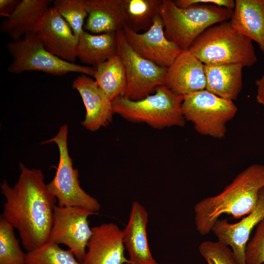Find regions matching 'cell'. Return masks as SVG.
I'll list each match as a JSON object with an SVG mask.
<instances>
[{"label": "cell", "mask_w": 264, "mask_h": 264, "mask_svg": "<svg viewBox=\"0 0 264 264\" xmlns=\"http://www.w3.org/2000/svg\"><path fill=\"white\" fill-rule=\"evenodd\" d=\"M20 168L14 186L5 180L0 185L6 199L1 217L18 230L24 249L29 252L48 241L57 199L45 184L41 170L29 169L22 163Z\"/></svg>", "instance_id": "cell-1"}, {"label": "cell", "mask_w": 264, "mask_h": 264, "mask_svg": "<svg viewBox=\"0 0 264 264\" xmlns=\"http://www.w3.org/2000/svg\"><path fill=\"white\" fill-rule=\"evenodd\" d=\"M264 187V165L254 164L240 173L220 194L203 198L194 206L195 224L202 236L209 234L223 214L239 219L256 207Z\"/></svg>", "instance_id": "cell-2"}, {"label": "cell", "mask_w": 264, "mask_h": 264, "mask_svg": "<svg viewBox=\"0 0 264 264\" xmlns=\"http://www.w3.org/2000/svg\"><path fill=\"white\" fill-rule=\"evenodd\" d=\"M188 50L206 65L239 64L249 67L257 61L252 40L235 29L227 21L206 29Z\"/></svg>", "instance_id": "cell-3"}, {"label": "cell", "mask_w": 264, "mask_h": 264, "mask_svg": "<svg viewBox=\"0 0 264 264\" xmlns=\"http://www.w3.org/2000/svg\"><path fill=\"white\" fill-rule=\"evenodd\" d=\"M233 10L211 4L177 7L174 0H162L159 10L167 39L182 50H188L208 28L230 20Z\"/></svg>", "instance_id": "cell-4"}, {"label": "cell", "mask_w": 264, "mask_h": 264, "mask_svg": "<svg viewBox=\"0 0 264 264\" xmlns=\"http://www.w3.org/2000/svg\"><path fill=\"white\" fill-rule=\"evenodd\" d=\"M184 96L177 94L166 86L158 87L155 93L138 100L124 96L113 99L114 113L128 121L143 122L155 129L182 127L185 119L182 111Z\"/></svg>", "instance_id": "cell-5"}, {"label": "cell", "mask_w": 264, "mask_h": 264, "mask_svg": "<svg viewBox=\"0 0 264 264\" xmlns=\"http://www.w3.org/2000/svg\"><path fill=\"white\" fill-rule=\"evenodd\" d=\"M6 47L12 59L8 67L10 73L40 71L61 76L76 72L93 77L95 74L94 67L67 62L51 53L34 32L27 33L18 40L8 42Z\"/></svg>", "instance_id": "cell-6"}, {"label": "cell", "mask_w": 264, "mask_h": 264, "mask_svg": "<svg viewBox=\"0 0 264 264\" xmlns=\"http://www.w3.org/2000/svg\"><path fill=\"white\" fill-rule=\"evenodd\" d=\"M67 134V126L64 125L54 137L42 143L54 142L59 152L56 174L52 180L47 184V188L56 198L57 205L78 206L97 213L101 208L100 204L80 186L78 171L73 168L72 160L69 154Z\"/></svg>", "instance_id": "cell-7"}, {"label": "cell", "mask_w": 264, "mask_h": 264, "mask_svg": "<svg viewBox=\"0 0 264 264\" xmlns=\"http://www.w3.org/2000/svg\"><path fill=\"white\" fill-rule=\"evenodd\" d=\"M238 109L232 101L224 99L204 89L184 96L182 111L200 134L222 138L226 124L235 115Z\"/></svg>", "instance_id": "cell-8"}, {"label": "cell", "mask_w": 264, "mask_h": 264, "mask_svg": "<svg viewBox=\"0 0 264 264\" xmlns=\"http://www.w3.org/2000/svg\"><path fill=\"white\" fill-rule=\"evenodd\" d=\"M117 54L125 70L126 90L124 97L132 100L142 99L160 86L165 85L168 68L160 66L144 58L127 42L123 30L116 33Z\"/></svg>", "instance_id": "cell-9"}, {"label": "cell", "mask_w": 264, "mask_h": 264, "mask_svg": "<svg viewBox=\"0 0 264 264\" xmlns=\"http://www.w3.org/2000/svg\"><path fill=\"white\" fill-rule=\"evenodd\" d=\"M97 214L80 207L55 205L48 241L66 245L77 259L83 263L87 244L92 234L88 218Z\"/></svg>", "instance_id": "cell-10"}, {"label": "cell", "mask_w": 264, "mask_h": 264, "mask_svg": "<svg viewBox=\"0 0 264 264\" xmlns=\"http://www.w3.org/2000/svg\"><path fill=\"white\" fill-rule=\"evenodd\" d=\"M123 32L127 42L135 51L160 66L170 67L182 51L166 37L159 14L146 31L135 32L126 25Z\"/></svg>", "instance_id": "cell-11"}, {"label": "cell", "mask_w": 264, "mask_h": 264, "mask_svg": "<svg viewBox=\"0 0 264 264\" xmlns=\"http://www.w3.org/2000/svg\"><path fill=\"white\" fill-rule=\"evenodd\" d=\"M34 33L51 53L67 62H74L79 38L53 7H49Z\"/></svg>", "instance_id": "cell-12"}, {"label": "cell", "mask_w": 264, "mask_h": 264, "mask_svg": "<svg viewBox=\"0 0 264 264\" xmlns=\"http://www.w3.org/2000/svg\"><path fill=\"white\" fill-rule=\"evenodd\" d=\"M84 264H129L125 255L123 231L113 223H105L92 228Z\"/></svg>", "instance_id": "cell-13"}, {"label": "cell", "mask_w": 264, "mask_h": 264, "mask_svg": "<svg viewBox=\"0 0 264 264\" xmlns=\"http://www.w3.org/2000/svg\"><path fill=\"white\" fill-rule=\"evenodd\" d=\"M264 218V187L261 189L257 205L251 213L236 223L219 219L214 224L211 232L218 241L231 248L241 264H246L245 252L250 235Z\"/></svg>", "instance_id": "cell-14"}, {"label": "cell", "mask_w": 264, "mask_h": 264, "mask_svg": "<svg viewBox=\"0 0 264 264\" xmlns=\"http://www.w3.org/2000/svg\"><path fill=\"white\" fill-rule=\"evenodd\" d=\"M72 87L79 93L86 110L81 123L86 129L94 132L111 122L114 113L112 102L95 80L82 74L74 79Z\"/></svg>", "instance_id": "cell-15"}, {"label": "cell", "mask_w": 264, "mask_h": 264, "mask_svg": "<svg viewBox=\"0 0 264 264\" xmlns=\"http://www.w3.org/2000/svg\"><path fill=\"white\" fill-rule=\"evenodd\" d=\"M165 85L182 96L205 89L204 64L188 50H182L168 68Z\"/></svg>", "instance_id": "cell-16"}, {"label": "cell", "mask_w": 264, "mask_h": 264, "mask_svg": "<svg viewBox=\"0 0 264 264\" xmlns=\"http://www.w3.org/2000/svg\"><path fill=\"white\" fill-rule=\"evenodd\" d=\"M148 214L138 202L132 203L128 222L123 231L129 264H158L150 250L147 226Z\"/></svg>", "instance_id": "cell-17"}, {"label": "cell", "mask_w": 264, "mask_h": 264, "mask_svg": "<svg viewBox=\"0 0 264 264\" xmlns=\"http://www.w3.org/2000/svg\"><path fill=\"white\" fill-rule=\"evenodd\" d=\"M88 18L84 28L93 34L117 33L126 25L122 0H84Z\"/></svg>", "instance_id": "cell-18"}, {"label": "cell", "mask_w": 264, "mask_h": 264, "mask_svg": "<svg viewBox=\"0 0 264 264\" xmlns=\"http://www.w3.org/2000/svg\"><path fill=\"white\" fill-rule=\"evenodd\" d=\"M232 27L256 42L264 53V0H236L230 19Z\"/></svg>", "instance_id": "cell-19"}, {"label": "cell", "mask_w": 264, "mask_h": 264, "mask_svg": "<svg viewBox=\"0 0 264 264\" xmlns=\"http://www.w3.org/2000/svg\"><path fill=\"white\" fill-rule=\"evenodd\" d=\"M51 1L50 0H21L14 13L2 22L0 31L8 34L13 41L21 39L27 33L34 32Z\"/></svg>", "instance_id": "cell-20"}, {"label": "cell", "mask_w": 264, "mask_h": 264, "mask_svg": "<svg viewBox=\"0 0 264 264\" xmlns=\"http://www.w3.org/2000/svg\"><path fill=\"white\" fill-rule=\"evenodd\" d=\"M243 67L239 64H204L205 89L226 100L236 99L242 88Z\"/></svg>", "instance_id": "cell-21"}, {"label": "cell", "mask_w": 264, "mask_h": 264, "mask_svg": "<svg viewBox=\"0 0 264 264\" xmlns=\"http://www.w3.org/2000/svg\"><path fill=\"white\" fill-rule=\"evenodd\" d=\"M116 33L92 34L84 31L79 37L76 57L94 68L117 54Z\"/></svg>", "instance_id": "cell-22"}, {"label": "cell", "mask_w": 264, "mask_h": 264, "mask_svg": "<svg viewBox=\"0 0 264 264\" xmlns=\"http://www.w3.org/2000/svg\"><path fill=\"white\" fill-rule=\"evenodd\" d=\"M95 81L111 101L124 96L127 82L123 62L117 54L95 67Z\"/></svg>", "instance_id": "cell-23"}, {"label": "cell", "mask_w": 264, "mask_h": 264, "mask_svg": "<svg viewBox=\"0 0 264 264\" xmlns=\"http://www.w3.org/2000/svg\"><path fill=\"white\" fill-rule=\"evenodd\" d=\"M162 0H122L126 26L139 33L147 31L159 14Z\"/></svg>", "instance_id": "cell-24"}, {"label": "cell", "mask_w": 264, "mask_h": 264, "mask_svg": "<svg viewBox=\"0 0 264 264\" xmlns=\"http://www.w3.org/2000/svg\"><path fill=\"white\" fill-rule=\"evenodd\" d=\"M26 264H84L70 250L47 242L43 245L26 253Z\"/></svg>", "instance_id": "cell-25"}, {"label": "cell", "mask_w": 264, "mask_h": 264, "mask_svg": "<svg viewBox=\"0 0 264 264\" xmlns=\"http://www.w3.org/2000/svg\"><path fill=\"white\" fill-rule=\"evenodd\" d=\"M14 228L0 218V264H26V253L21 249Z\"/></svg>", "instance_id": "cell-26"}, {"label": "cell", "mask_w": 264, "mask_h": 264, "mask_svg": "<svg viewBox=\"0 0 264 264\" xmlns=\"http://www.w3.org/2000/svg\"><path fill=\"white\" fill-rule=\"evenodd\" d=\"M53 5L69 25L75 35L79 38L84 31V20L88 16L84 0H55Z\"/></svg>", "instance_id": "cell-27"}, {"label": "cell", "mask_w": 264, "mask_h": 264, "mask_svg": "<svg viewBox=\"0 0 264 264\" xmlns=\"http://www.w3.org/2000/svg\"><path fill=\"white\" fill-rule=\"evenodd\" d=\"M198 249L207 264H241L231 248L218 240L202 242Z\"/></svg>", "instance_id": "cell-28"}, {"label": "cell", "mask_w": 264, "mask_h": 264, "mask_svg": "<svg viewBox=\"0 0 264 264\" xmlns=\"http://www.w3.org/2000/svg\"><path fill=\"white\" fill-rule=\"evenodd\" d=\"M245 260L246 264H264V218L256 227L254 236L247 244Z\"/></svg>", "instance_id": "cell-29"}, {"label": "cell", "mask_w": 264, "mask_h": 264, "mask_svg": "<svg viewBox=\"0 0 264 264\" xmlns=\"http://www.w3.org/2000/svg\"><path fill=\"white\" fill-rule=\"evenodd\" d=\"M175 4L180 8H187L197 4H211L233 10L235 1L233 0H176Z\"/></svg>", "instance_id": "cell-30"}, {"label": "cell", "mask_w": 264, "mask_h": 264, "mask_svg": "<svg viewBox=\"0 0 264 264\" xmlns=\"http://www.w3.org/2000/svg\"><path fill=\"white\" fill-rule=\"evenodd\" d=\"M21 0H0V16L9 18L15 11Z\"/></svg>", "instance_id": "cell-31"}, {"label": "cell", "mask_w": 264, "mask_h": 264, "mask_svg": "<svg viewBox=\"0 0 264 264\" xmlns=\"http://www.w3.org/2000/svg\"><path fill=\"white\" fill-rule=\"evenodd\" d=\"M256 84L257 87V101L264 106V74L260 79L256 80Z\"/></svg>", "instance_id": "cell-32"}]
</instances>
